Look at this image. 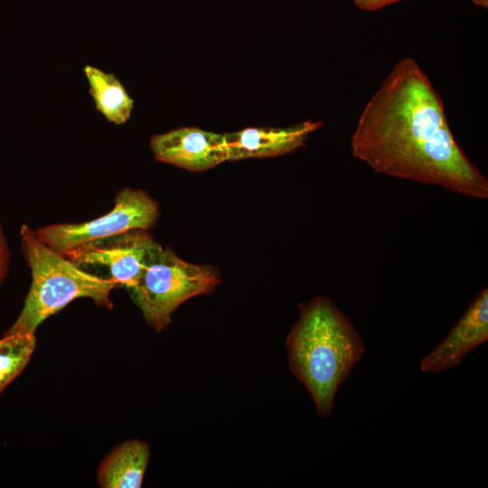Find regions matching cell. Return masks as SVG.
<instances>
[{
  "label": "cell",
  "mask_w": 488,
  "mask_h": 488,
  "mask_svg": "<svg viewBox=\"0 0 488 488\" xmlns=\"http://www.w3.org/2000/svg\"><path fill=\"white\" fill-rule=\"evenodd\" d=\"M20 236L22 251L31 268L32 284L20 314L4 334L34 333L46 318L80 297L112 308L109 295L118 285L111 277L103 278L82 270L42 242L35 230L27 225L21 227Z\"/></svg>",
  "instance_id": "3957f363"
},
{
  "label": "cell",
  "mask_w": 488,
  "mask_h": 488,
  "mask_svg": "<svg viewBox=\"0 0 488 488\" xmlns=\"http://www.w3.org/2000/svg\"><path fill=\"white\" fill-rule=\"evenodd\" d=\"M351 146L378 173L488 197L486 178L455 141L440 95L412 58L398 61L366 104Z\"/></svg>",
  "instance_id": "6da1fadb"
},
{
  "label": "cell",
  "mask_w": 488,
  "mask_h": 488,
  "mask_svg": "<svg viewBox=\"0 0 488 488\" xmlns=\"http://www.w3.org/2000/svg\"><path fill=\"white\" fill-rule=\"evenodd\" d=\"M321 127L305 121L286 127H248L224 134L229 161L283 155L302 146L307 136Z\"/></svg>",
  "instance_id": "9c48e42d"
},
{
  "label": "cell",
  "mask_w": 488,
  "mask_h": 488,
  "mask_svg": "<svg viewBox=\"0 0 488 488\" xmlns=\"http://www.w3.org/2000/svg\"><path fill=\"white\" fill-rule=\"evenodd\" d=\"M150 457L145 442L131 439L116 446L98 467L97 482L103 488H139Z\"/></svg>",
  "instance_id": "30bf717a"
},
{
  "label": "cell",
  "mask_w": 488,
  "mask_h": 488,
  "mask_svg": "<svg viewBox=\"0 0 488 488\" xmlns=\"http://www.w3.org/2000/svg\"><path fill=\"white\" fill-rule=\"evenodd\" d=\"M402 0H353L355 5L365 11H375Z\"/></svg>",
  "instance_id": "5bb4252c"
},
{
  "label": "cell",
  "mask_w": 488,
  "mask_h": 488,
  "mask_svg": "<svg viewBox=\"0 0 488 488\" xmlns=\"http://www.w3.org/2000/svg\"><path fill=\"white\" fill-rule=\"evenodd\" d=\"M159 246L146 230H133L84 244L64 256L77 265L107 267L111 278L128 290Z\"/></svg>",
  "instance_id": "8992f818"
},
{
  "label": "cell",
  "mask_w": 488,
  "mask_h": 488,
  "mask_svg": "<svg viewBox=\"0 0 488 488\" xmlns=\"http://www.w3.org/2000/svg\"><path fill=\"white\" fill-rule=\"evenodd\" d=\"M8 262L9 251L0 222V284L4 281L7 275Z\"/></svg>",
  "instance_id": "4fadbf2b"
},
{
  "label": "cell",
  "mask_w": 488,
  "mask_h": 488,
  "mask_svg": "<svg viewBox=\"0 0 488 488\" xmlns=\"http://www.w3.org/2000/svg\"><path fill=\"white\" fill-rule=\"evenodd\" d=\"M156 202L141 190L125 188L117 192L113 209L97 219L80 223H58L35 230L38 238L66 255L74 249L133 230H149L157 218Z\"/></svg>",
  "instance_id": "5b68a950"
},
{
  "label": "cell",
  "mask_w": 488,
  "mask_h": 488,
  "mask_svg": "<svg viewBox=\"0 0 488 488\" xmlns=\"http://www.w3.org/2000/svg\"><path fill=\"white\" fill-rule=\"evenodd\" d=\"M220 282L215 267L188 263L160 245L128 292L147 324L160 333L181 304L211 293Z\"/></svg>",
  "instance_id": "277c9868"
},
{
  "label": "cell",
  "mask_w": 488,
  "mask_h": 488,
  "mask_svg": "<svg viewBox=\"0 0 488 488\" xmlns=\"http://www.w3.org/2000/svg\"><path fill=\"white\" fill-rule=\"evenodd\" d=\"M488 340V289H483L448 334L420 361L424 372L439 373L456 366Z\"/></svg>",
  "instance_id": "ba28073f"
},
{
  "label": "cell",
  "mask_w": 488,
  "mask_h": 488,
  "mask_svg": "<svg viewBox=\"0 0 488 488\" xmlns=\"http://www.w3.org/2000/svg\"><path fill=\"white\" fill-rule=\"evenodd\" d=\"M289 370L305 387L321 418L331 414L335 394L364 353L350 320L328 297L300 305L286 342Z\"/></svg>",
  "instance_id": "7a4b0ae2"
},
{
  "label": "cell",
  "mask_w": 488,
  "mask_h": 488,
  "mask_svg": "<svg viewBox=\"0 0 488 488\" xmlns=\"http://www.w3.org/2000/svg\"><path fill=\"white\" fill-rule=\"evenodd\" d=\"M89 85V94L94 99L96 109L106 119L116 125L125 124L130 117L134 100L121 81L113 73L86 65L83 69Z\"/></svg>",
  "instance_id": "8fae6325"
},
{
  "label": "cell",
  "mask_w": 488,
  "mask_h": 488,
  "mask_svg": "<svg viewBox=\"0 0 488 488\" xmlns=\"http://www.w3.org/2000/svg\"><path fill=\"white\" fill-rule=\"evenodd\" d=\"M473 2L479 6L487 8L488 6V0H473Z\"/></svg>",
  "instance_id": "9a60e30c"
},
{
  "label": "cell",
  "mask_w": 488,
  "mask_h": 488,
  "mask_svg": "<svg viewBox=\"0 0 488 488\" xmlns=\"http://www.w3.org/2000/svg\"><path fill=\"white\" fill-rule=\"evenodd\" d=\"M35 345L31 333L4 334L0 339V393L25 369Z\"/></svg>",
  "instance_id": "7c38bea8"
},
{
  "label": "cell",
  "mask_w": 488,
  "mask_h": 488,
  "mask_svg": "<svg viewBox=\"0 0 488 488\" xmlns=\"http://www.w3.org/2000/svg\"><path fill=\"white\" fill-rule=\"evenodd\" d=\"M150 147L156 160L191 172H203L229 161L224 135L198 127L155 135Z\"/></svg>",
  "instance_id": "52a82bcc"
}]
</instances>
